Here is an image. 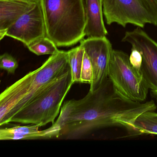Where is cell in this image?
<instances>
[{"instance_id": "obj_17", "label": "cell", "mask_w": 157, "mask_h": 157, "mask_svg": "<svg viewBox=\"0 0 157 157\" xmlns=\"http://www.w3.org/2000/svg\"><path fill=\"white\" fill-rule=\"evenodd\" d=\"M18 67V61L10 54L4 53L0 56V68L2 70L10 74H14Z\"/></svg>"}, {"instance_id": "obj_3", "label": "cell", "mask_w": 157, "mask_h": 157, "mask_svg": "<svg viewBox=\"0 0 157 157\" xmlns=\"http://www.w3.org/2000/svg\"><path fill=\"white\" fill-rule=\"evenodd\" d=\"M74 83L69 67L61 76L41 89L11 118L10 123L34 124L40 127L49 123L53 124Z\"/></svg>"}, {"instance_id": "obj_14", "label": "cell", "mask_w": 157, "mask_h": 157, "mask_svg": "<svg viewBox=\"0 0 157 157\" xmlns=\"http://www.w3.org/2000/svg\"><path fill=\"white\" fill-rule=\"evenodd\" d=\"M68 51V64L71 78L74 83L80 82L81 73L84 51L81 46L76 47Z\"/></svg>"}, {"instance_id": "obj_15", "label": "cell", "mask_w": 157, "mask_h": 157, "mask_svg": "<svg viewBox=\"0 0 157 157\" xmlns=\"http://www.w3.org/2000/svg\"><path fill=\"white\" fill-rule=\"evenodd\" d=\"M56 44L47 37L39 39L27 47L29 50L37 56L53 55L59 50Z\"/></svg>"}, {"instance_id": "obj_2", "label": "cell", "mask_w": 157, "mask_h": 157, "mask_svg": "<svg viewBox=\"0 0 157 157\" xmlns=\"http://www.w3.org/2000/svg\"><path fill=\"white\" fill-rule=\"evenodd\" d=\"M46 37L58 47H70L83 40L86 17L83 0H39Z\"/></svg>"}, {"instance_id": "obj_13", "label": "cell", "mask_w": 157, "mask_h": 157, "mask_svg": "<svg viewBox=\"0 0 157 157\" xmlns=\"http://www.w3.org/2000/svg\"><path fill=\"white\" fill-rule=\"evenodd\" d=\"M134 134L157 136V113L145 112L136 119L134 124Z\"/></svg>"}, {"instance_id": "obj_18", "label": "cell", "mask_w": 157, "mask_h": 157, "mask_svg": "<svg viewBox=\"0 0 157 157\" xmlns=\"http://www.w3.org/2000/svg\"><path fill=\"white\" fill-rule=\"evenodd\" d=\"M129 60L131 65L135 69L140 71L142 62V56L141 53L138 49L133 48H131Z\"/></svg>"}, {"instance_id": "obj_5", "label": "cell", "mask_w": 157, "mask_h": 157, "mask_svg": "<svg viewBox=\"0 0 157 157\" xmlns=\"http://www.w3.org/2000/svg\"><path fill=\"white\" fill-rule=\"evenodd\" d=\"M108 77L120 94L130 101L143 102L149 88L141 72L130 64L129 56L113 49L109 63Z\"/></svg>"}, {"instance_id": "obj_7", "label": "cell", "mask_w": 157, "mask_h": 157, "mask_svg": "<svg viewBox=\"0 0 157 157\" xmlns=\"http://www.w3.org/2000/svg\"><path fill=\"white\" fill-rule=\"evenodd\" d=\"M122 42L128 43L141 53L140 72L149 89L157 96V42L139 27L125 33Z\"/></svg>"}, {"instance_id": "obj_8", "label": "cell", "mask_w": 157, "mask_h": 157, "mask_svg": "<svg viewBox=\"0 0 157 157\" xmlns=\"http://www.w3.org/2000/svg\"><path fill=\"white\" fill-rule=\"evenodd\" d=\"M90 58L93 71L90 91L99 88L108 78L109 63L113 49L112 44L106 36L88 37L80 42Z\"/></svg>"}, {"instance_id": "obj_1", "label": "cell", "mask_w": 157, "mask_h": 157, "mask_svg": "<svg viewBox=\"0 0 157 157\" xmlns=\"http://www.w3.org/2000/svg\"><path fill=\"white\" fill-rule=\"evenodd\" d=\"M156 108L153 101L139 102L125 98L108 78L99 88L89 91L82 99L65 102L54 124L60 128L59 137L70 139L113 126L124 127L132 135L138 117Z\"/></svg>"}, {"instance_id": "obj_10", "label": "cell", "mask_w": 157, "mask_h": 157, "mask_svg": "<svg viewBox=\"0 0 157 157\" xmlns=\"http://www.w3.org/2000/svg\"><path fill=\"white\" fill-rule=\"evenodd\" d=\"M38 0H0V39L6 30L23 15L34 8Z\"/></svg>"}, {"instance_id": "obj_12", "label": "cell", "mask_w": 157, "mask_h": 157, "mask_svg": "<svg viewBox=\"0 0 157 157\" xmlns=\"http://www.w3.org/2000/svg\"><path fill=\"white\" fill-rule=\"evenodd\" d=\"M86 17L85 36L102 37L108 34L103 20V0H83Z\"/></svg>"}, {"instance_id": "obj_9", "label": "cell", "mask_w": 157, "mask_h": 157, "mask_svg": "<svg viewBox=\"0 0 157 157\" xmlns=\"http://www.w3.org/2000/svg\"><path fill=\"white\" fill-rule=\"evenodd\" d=\"M6 36L20 41L27 47L37 40L46 37L44 20L39 0L33 9L6 30Z\"/></svg>"}, {"instance_id": "obj_11", "label": "cell", "mask_w": 157, "mask_h": 157, "mask_svg": "<svg viewBox=\"0 0 157 157\" xmlns=\"http://www.w3.org/2000/svg\"><path fill=\"white\" fill-rule=\"evenodd\" d=\"M40 127L36 125L15 126L0 129V140H21L38 139L59 138L60 128L56 124L43 130H39Z\"/></svg>"}, {"instance_id": "obj_4", "label": "cell", "mask_w": 157, "mask_h": 157, "mask_svg": "<svg viewBox=\"0 0 157 157\" xmlns=\"http://www.w3.org/2000/svg\"><path fill=\"white\" fill-rule=\"evenodd\" d=\"M103 9L108 25L157 26V0H103Z\"/></svg>"}, {"instance_id": "obj_16", "label": "cell", "mask_w": 157, "mask_h": 157, "mask_svg": "<svg viewBox=\"0 0 157 157\" xmlns=\"http://www.w3.org/2000/svg\"><path fill=\"white\" fill-rule=\"evenodd\" d=\"M93 78V71L90 60L86 53H84L81 73V83H89L90 85Z\"/></svg>"}, {"instance_id": "obj_6", "label": "cell", "mask_w": 157, "mask_h": 157, "mask_svg": "<svg viewBox=\"0 0 157 157\" xmlns=\"http://www.w3.org/2000/svg\"><path fill=\"white\" fill-rule=\"evenodd\" d=\"M69 67L68 51L59 50L56 54L51 55L40 67L34 71L33 80L28 93L10 112L3 126L9 124L11 118L26 105L41 89L61 76Z\"/></svg>"}]
</instances>
